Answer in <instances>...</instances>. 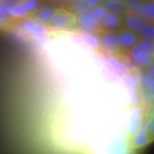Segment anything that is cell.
<instances>
[{"mask_svg": "<svg viewBox=\"0 0 154 154\" xmlns=\"http://www.w3.org/2000/svg\"><path fill=\"white\" fill-rule=\"evenodd\" d=\"M47 25L59 29L75 28L79 26L78 18L75 13L64 8H57Z\"/></svg>", "mask_w": 154, "mask_h": 154, "instance_id": "cell-1", "label": "cell"}, {"mask_svg": "<svg viewBox=\"0 0 154 154\" xmlns=\"http://www.w3.org/2000/svg\"><path fill=\"white\" fill-rule=\"evenodd\" d=\"M78 27L83 31L88 32H101L103 30L102 23L94 17L91 11H84L78 14Z\"/></svg>", "mask_w": 154, "mask_h": 154, "instance_id": "cell-2", "label": "cell"}, {"mask_svg": "<svg viewBox=\"0 0 154 154\" xmlns=\"http://www.w3.org/2000/svg\"><path fill=\"white\" fill-rule=\"evenodd\" d=\"M17 25L24 33H27L38 38H42L45 36L46 28L43 24L32 19H23L17 21Z\"/></svg>", "mask_w": 154, "mask_h": 154, "instance_id": "cell-3", "label": "cell"}, {"mask_svg": "<svg viewBox=\"0 0 154 154\" xmlns=\"http://www.w3.org/2000/svg\"><path fill=\"white\" fill-rule=\"evenodd\" d=\"M153 45V41L150 39L141 38L135 43L131 49L128 51V57L133 59H139L143 57L149 55Z\"/></svg>", "mask_w": 154, "mask_h": 154, "instance_id": "cell-4", "label": "cell"}, {"mask_svg": "<svg viewBox=\"0 0 154 154\" xmlns=\"http://www.w3.org/2000/svg\"><path fill=\"white\" fill-rule=\"evenodd\" d=\"M122 24L125 26V28L128 30H131L133 32L139 33L142 28L148 23L146 19L143 17L134 15L131 13L127 12L122 16Z\"/></svg>", "mask_w": 154, "mask_h": 154, "instance_id": "cell-5", "label": "cell"}, {"mask_svg": "<svg viewBox=\"0 0 154 154\" xmlns=\"http://www.w3.org/2000/svg\"><path fill=\"white\" fill-rule=\"evenodd\" d=\"M120 47L124 49H131L140 40L139 34L128 29H121L117 33Z\"/></svg>", "mask_w": 154, "mask_h": 154, "instance_id": "cell-6", "label": "cell"}, {"mask_svg": "<svg viewBox=\"0 0 154 154\" xmlns=\"http://www.w3.org/2000/svg\"><path fill=\"white\" fill-rule=\"evenodd\" d=\"M101 45L107 50L116 51L120 48L117 33L111 30H103L100 34Z\"/></svg>", "mask_w": 154, "mask_h": 154, "instance_id": "cell-7", "label": "cell"}, {"mask_svg": "<svg viewBox=\"0 0 154 154\" xmlns=\"http://www.w3.org/2000/svg\"><path fill=\"white\" fill-rule=\"evenodd\" d=\"M56 10L55 7L51 5L39 6L38 10L33 13V19L41 24H48Z\"/></svg>", "mask_w": 154, "mask_h": 154, "instance_id": "cell-8", "label": "cell"}, {"mask_svg": "<svg viewBox=\"0 0 154 154\" xmlns=\"http://www.w3.org/2000/svg\"><path fill=\"white\" fill-rule=\"evenodd\" d=\"M122 24V21L120 16L115 13H111V12H109L107 14V16L102 22L103 28H106L108 30H111V31L119 29L121 28Z\"/></svg>", "mask_w": 154, "mask_h": 154, "instance_id": "cell-9", "label": "cell"}, {"mask_svg": "<svg viewBox=\"0 0 154 154\" xmlns=\"http://www.w3.org/2000/svg\"><path fill=\"white\" fill-rule=\"evenodd\" d=\"M102 5L104 6L107 11H109V12L115 13L119 16H123L128 12L124 4L115 1V0H104V2L102 3Z\"/></svg>", "mask_w": 154, "mask_h": 154, "instance_id": "cell-10", "label": "cell"}, {"mask_svg": "<svg viewBox=\"0 0 154 154\" xmlns=\"http://www.w3.org/2000/svg\"><path fill=\"white\" fill-rule=\"evenodd\" d=\"M9 13L17 21L33 18V13L23 10L19 5H12L9 6Z\"/></svg>", "mask_w": 154, "mask_h": 154, "instance_id": "cell-11", "label": "cell"}, {"mask_svg": "<svg viewBox=\"0 0 154 154\" xmlns=\"http://www.w3.org/2000/svg\"><path fill=\"white\" fill-rule=\"evenodd\" d=\"M67 6L73 13L75 12L77 14L90 11L92 8V5L88 4L86 0H69Z\"/></svg>", "mask_w": 154, "mask_h": 154, "instance_id": "cell-12", "label": "cell"}, {"mask_svg": "<svg viewBox=\"0 0 154 154\" xmlns=\"http://www.w3.org/2000/svg\"><path fill=\"white\" fill-rule=\"evenodd\" d=\"M124 5L128 13L142 17V0H125Z\"/></svg>", "mask_w": 154, "mask_h": 154, "instance_id": "cell-13", "label": "cell"}, {"mask_svg": "<svg viewBox=\"0 0 154 154\" xmlns=\"http://www.w3.org/2000/svg\"><path fill=\"white\" fill-rule=\"evenodd\" d=\"M81 37L88 43L91 47H93L94 49H99L101 45V42H100V38L94 34L92 32H88V31H82L81 33Z\"/></svg>", "mask_w": 154, "mask_h": 154, "instance_id": "cell-14", "label": "cell"}, {"mask_svg": "<svg viewBox=\"0 0 154 154\" xmlns=\"http://www.w3.org/2000/svg\"><path fill=\"white\" fill-rule=\"evenodd\" d=\"M142 17L154 21V0H142Z\"/></svg>", "mask_w": 154, "mask_h": 154, "instance_id": "cell-15", "label": "cell"}, {"mask_svg": "<svg viewBox=\"0 0 154 154\" xmlns=\"http://www.w3.org/2000/svg\"><path fill=\"white\" fill-rule=\"evenodd\" d=\"M144 117H142V110L140 106H134L129 110V116H128V121L127 123V126L136 122L139 121H142Z\"/></svg>", "mask_w": 154, "mask_h": 154, "instance_id": "cell-16", "label": "cell"}, {"mask_svg": "<svg viewBox=\"0 0 154 154\" xmlns=\"http://www.w3.org/2000/svg\"><path fill=\"white\" fill-rule=\"evenodd\" d=\"M18 5L23 10L33 13L38 10L40 5V0H22Z\"/></svg>", "mask_w": 154, "mask_h": 154, "instance_id": "cell-17", "label": "cell"}, {"mask_svg": "<svg viewBox=\"0 0 154 154\" xmlns=\"http://www.w3.org/2000/svg\"><path fill=\"white\" fill-rule=\"evenodd\" d=\"M144 128H146L151 140H154V118L148 113L144 116Z\"/></svg>", "mask_w": 154, "mask_h": 154, "instance_id": "cell-18", "label": "cell"}, {"mask_svg": "<svg viewBox=\"0 0 154 154\" xmlns=\"http://www.w3.org/2000/svg\"><path fill=\"white\" fill-rule=\"evenodd\" d=\"M140 38L145 39L154 40V24L147 23L140 32H139Z\"/></svg>", "mask_w": 154, "mask_h": 154, "instance_id": "cell-19", "label": "cell"}, {"mask_svg": "<svg viewBox=\"0 0 154 154\" xmlns=\"http://www.w3.org/2000/svg\"><path fill=\"white\" fill-rule=\"evenodd\" d=\"M108 63H109V64L110 65V67L115 70L117 74H119V75H126V69H125V67L123 66L122 64L121 63L119 62V61L117 60L116 57H108Z\"/></svg>", "mask_w": 154, "mask_h": 154, "instance_id": "cell-20", "label": "cell"}, {"mask_svg": "<svg viewBox=\"0 0 154 154\" xmlns=\"http://www.w3.org/2000/svg\"><path fill=\"white\" fill-rule=\"evenodd\" d=\"M91 12L93 13L94 17H96L99 22L102 23L103 20L105 19V17L107 16L108 12H107V10L105 9V7L103 5H94L91 8Z\"/></svg>", "mask_w": 154, "mask_h": 154, "instance_id": "cell-21", "label": "cell"}, {"mask_svg": "<svg viewBox=\"0 0 154 154\" xmlns=\"http://www.w3.org/2000/svg\"><path fill=\"white\" fill-rule=\"evenodd\" d=\"M0 18H3L6 21H9L13 23V22L17 21L11 17L9 13V6L7 4L0 1Z\"/></svg>", "mask_w": 154, "mask_h": 154, "instance_id": "cell-22", "label": "cell"}, {"mask_svg": "<svg viewBox=\"0 0 154 154\" xmlns=\"http://www.w3.org/2000/svg\"><path fill=\"white\" fill-rule=\"evenodd\" d=\"M153 61L154 59L152 58V57L149 54V55L143 57L141 58L134 60V63L139 68H146V67L150 66L153 63Z\"/></svg>", "mask_w": 154, "mask_h": 154, "instance_id": "cell-23", "label": "cell"}, {"mask_svg": "<svg viewBox=\"0 0 154 154\" xmlns=\"http://www.w3.org/2000/svg\"><path fill=\"white\" fill-rule=\"evenodd\" d=\"M122 80L125 83L128 88H129L131 91L134 92L137 88V79L134 75H122Z\"/></svg>", "mask_w": 154, "mask_h": 154, "instance_id": "cell-24", "label": "cell"}, {"mask_svg": "<svg viewBox=\"0 0 154 154\" xmlns=\"http://www.w3.org/2000/svg\"><path fill=\"white\" fill-rule=\"evenodd\" d=\"M11 24H12V22L6 21L3 18H0V29H7L11 27Z\"/></svg>", "mask_w": 154, "mask_h": 154, "instance_id": "cell-25", "label": "cell"}, {"mask_svg": "<svg viewBox=\"0 0 154 154\" xmlns=\"http://www.w3.org/2000/svg\"><path fill=\"white\" fill-rule=\"evenodd\" d=\"M47 1L55 5H67L69 0H47Z\"/></svg>", "mask_w": 154, "mask_h": 154, "instance_id": "cell-26", "label": "cell"}, {"mask_svg": "<svg viewBox=\"0 0 154 154\" xmlns=\"http://www.w3.org/2000/svg\"><path fill=\"white\" fill-rule=\"evenodd\" d=\"M88 4H90L91 5H99L100 4H102L104 2V0H86Z\"/></svg>", "mask_w": 154, "mask_h": 154, "instance_id": "cell-27", "label": "cell"}, {"mask_svg": "<svg viewBox=\"0 0 154 154\" xmlns=\"http://www.w3.org/2000/svg\"><path fill=\"white\" fill-rule=\"evenodd\" d=\"M0 1H2V2H4V3H5V4H10V5H18L22 0H0Z\"/></svg>", "mask_w": 154, "mask_h": 154, "instance_id": "cell-28", "label": "cell"}, {"mask_svg": "<svg viewBox=\"0 0 154 154\" xmlns=\"http://www.w3.org/2000/svg\"><path fill=\"white\" fill-rule=\"evenodd\" d=\"M147 73H148L149 75H151V76L154 77V61L153 63L148 67V69H147Z\"/></svg>", "mask_w": 154, "mask_h": 154, "instance_id": "cell-29", "label": "cell"}, {"mask_svg": "<svg viewBox=\"0 0 154 154\" xmlns=\"http://www.w3.org/2000/svg\"><path fill=\"white\" fill-rule=\"evenodd\" d=\"M147 113H148L150 116H152L154 118V105H152V106L149 108V110Z\"/></svg>", "mask_w": 154, "mask_h": 154, "instance_id": "cell-30", "label": "cell"}, {"mask_svg": "<svg viewBox=\"0 0 154 154\" xmlns=\"http://www.w3.org/2000/svg\"><path fill=\"white\" fill-rule=\"evenodd\" d=\"M150 55L152 57V58L154 59V41H153V45H152V51H151V53Z\"/></svg>", "mask_w": 154, "mask_h": 154, "instance_id": "cell-31", "label": "cell"}, {"mask_svg": "<svg viewBox=\"0 0 154 154\" xmlns=\"http://www.w3.org/2000/svg\"><path fill=\"white\" fill-rule=\"evenodd\" d=\"M115 1H117V2H120V3L124 4V1H125V0H115Z\"/></svg>", "mask_w": 154, "mask_h": 154, "instance_id": "cell-32", "label": "cell"}]
</instances>
